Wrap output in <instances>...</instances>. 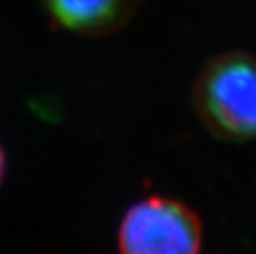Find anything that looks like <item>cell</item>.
<instances>
[{
	"mask_svg": "<svg viewBox=\"0 0 256 254\" xmlns=\"http://www.w3.org/2000/svg\"><path fill=\"white\" fill-rule=\"evenodd\" d=\"M194 102L205 127L218 137H256V59L246 55L214 59L198 76Z\"/></svg>",
	"mask_w": 256,
	"mask_h": 254,
	"instance_id": "cell-1",
	"label": "cell"
},
{
	"mask_svg": "<svg viewBox=\"0 0 256 254\" xmlns=\"http://www.w3.org/2000/svg\"><path fill=\"white\" fill-rule=\"evenodd\" d=\"M202 221L192 208L168 197L136 202L118 230L119 254H200Z\"/></svg>",
	"mask_w": 256,
	"mask_h": 254,
	"instance_id": "cell-2",
	"label": "cell"
},
{
	"mask_svg": "<svg viewBox=\"0 0 256 254\" xmlns=\"http://www.w3.org/2000/svg\"><path fill=\"white\" fill-rule=\"evenodd\" d=\"M140 0H43L48 15L64 30L106 35L129 21Z\"/></svg>",
	"mask_w": 256,
	"mask_h": 254,
	"instance_id": "cell-3",
	"label": "cell"
},
{
	"mask_svg": "<svg viewBox=\"0 0 256 254\" xmlns=\"http://www.w3.org/2000/svg\"><path fill=\"white\" fill-rule=\"evenodd\" d=\"M5 167H7V164H5V152H4L2 145H0V185H2L4 177H5Z\"/></svg>",
	"mask_w": 256,
	"mask_h": 254,
	"instance_id": "cell-4",
	"label": "cell"
}]
</instances>
